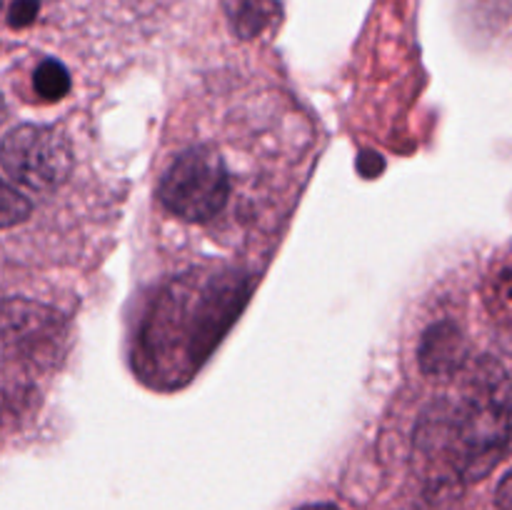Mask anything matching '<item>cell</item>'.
<instances>
[{"label":"cell","mask_w":512,"mask_h":510,"mask_svg":"<svg viewBox=\"0 0 512 510\" xmlns=\"http://www.w3.org/2000/svg\"><path fill=\"white\" fill-rule=\"evenodd\" d=\"M295 510H340V508L333 503H308V505H300V508Z\"/></svg>","instance_id":"8fae6325"},{"label":"cell","mask_w":512,"mask_h":510,"mask_svg":"<svg viewBox=\"0 0 512 510\" xmlns=\"http://www.w3.org/2000/svg\"><path fill=\"white\" fill-rule=\"evenodd\" d=\"M158 200L185 223L218 218L230 200V173L223 155L205 145L180 150L160 178Z\"/></svg>","instance_id":"7a4b0ae2"},{"label":"cell","mask_w":512,"mask_h":510,"mask_svg":"<svg viewBox=\"0 0 512 510\" xmlns=\"http://www.w3.org/2000/svg\"><path fill=\"white\" fill-rule=\"evenodd\" d=\"M460 333L455 330V325L440 323L425 335L423 348H420V363L425 370H435V373H445V370H453L460 363Z\"/></svg>","instance_id":"5b68a950"},{"label":"cell","mask_w":512,"mask_h":510,"mask_svg":"<svg viewBox=\"0 0 512 510\" xmlns=\"http://www.w3.org/2000/svg\"><path fill=\"white\" fill-rule=\"evenodd\" d=\"M30 213H33L30 200L0 178V230L25 223L30 218Z\"/></svg>","instance_id":"52a82bcc"},{"label":"cell","mask_w":512,"mask_h":510,"mask_svg":"<svg viewBox=\"0 0 512 510\" xmlns=\"http://www.w3.org/2000/svg\"><path fill=\"white\" fill-rule=\"evenodd\" d=\"M498 293H500V298L508 300V303H512V265H510V268H505L503 273H500Z\"/></svg>","instance_id":"30bf717a"},{"label":"cell","mask_w":512,"mask_h":510,"mask_svg":"<svg viewBox=\"0 0 512 510\" xmlns=\"http://www.w3.org/2000/svg\"><path fill=\"white\" fill-rule=\"evenodd\" d=\"M40 13V0H13L8 10V23L10 28H28L35 23Z\"/></svg>","instance_id":"ba28073f"},{"label":"cell","mask_w":512,"mask_h":510,"mask_svg":"<svg viewBox=\"0 0 512 510\" xmlns=\"http://www.w3.org/2000/svg\"><path fill=\"white\" fill-rule=\"evenodd\" d=\"M248 300L238 273L185 278L163 293L143 330L145 370L155 383L180 385L208 360Z\"/></svg>","instance_id":"6da1fadb"},{"label":"cell","mask_w":512,"mask_h":510,"mask_svg":"<svg viewBox=\"0 0 512 510\" xmlns=\"http://www.w3.org/2000/svg\"><path fill=\"white\" fill-rule=\"evenodd\" d=\"M495 505H498V510H512V470L500 480L498 493H495Z\"/></svg>","instance_id":"9c48e42d"},{"label":"cell","mask_w":512,"mask_h":510,"mask_svg":"<svg viewBox=\"0 0 512 510\" xmlns=\"http://www.w3.org/2000/svg\"><path fill=\"white\" fill-rule=\"evenodd\" d=\"M223 13L233 35L253 40L280 23L283 8L278 0H223Z\"/></svg>","instance_id":"277c9868"},{"label":"cell","mask_w":512,"mask_h":510,"mask_svg":"<svg viewBox=\"0 0 512 510\" xmlns=\"http://www.w3.org/2000/svg\"><path fill=\"white\" fill-rule=\"evenodd\" d=\"M0 165L15 183L35 193H53L73 173V148L58 128L18 125L0 143Z\"/></svg>","instance_id":"3957f363"},{"label":"cell","mask_w":512,"mask_h":510,"mask_svg":"<svg viewBox=\"0 0 512 510\" xmlns=\"http://www.w3.org/2000/svg\"><path fill=\"white\" fill-rule=\"evenodd\" d=\"M5 120V103H3V95H0V123Z\"/></svg>","instance_id":"7c38bea8"},{"label":"cell","mask_w":512,"mask_h":510,"mask_svg":"<svg viewBox=\"0 0 512 510\" xmlns=\"http://www.w3.org/2000/svg\"><path fill=\"white\" fill-rule=\"evenodd\" d=\"M35 93L43 100H60L68 95L70 90V73L63 63L48 58L38 65L33 75Z\"/></svg>","instance_id":"8992f818"}]
</instances>
